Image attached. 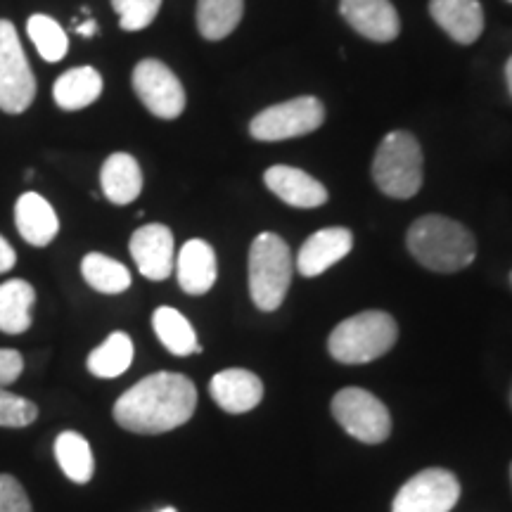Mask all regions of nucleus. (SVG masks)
<instances>
[{"mask_svg": "<svg viewBox=\"0 0 512 512\" xmlns=\"http://www.w3.org/2000/svg\"><path fill=\"white\" fill-rule=\"evenodd\" d=\"M197 408V387L181 373H155L126 389L114 403L119 427L133 434H164L190 422Z\"/></svg>", "mask_w": 512, "mask_h": 512, "instance_id": "nucleus-1", "label": "nucleus"}, {"mask_svg": "<svg viewBox=\"0 0 512 512\" xmlns=\"http://www.w3.org/2000/svg\"><path fill=\"white\" fill-rule=\"evenodd\" d=\"M406 247L420 266L434 273H458L477 256L475 235L463 223L439 214L413 221L406 235Z\"/></svg>", "mask_w": 512, "mask_h": 512, "instance_id": "nucleus-2", "label": "nucleus"}, {"mask_svg": "<svg viewBox=\"0 0 512 512\" xmlns=\"http://www.w3.org/2000/svg\"><path fill=\"white\" fill-rule=\"evenodd\" d=\"M399 339V325L384 311L356 313L337 325L328 337V351L344 366H363L392 351Z\"/></svg>", "mask_w": 512, "mask_h": 512, "instance_id": "nucleus-3", "label": "nucleus"}, {"mask_svg": "<svg viewBox=\"0 0 512 512\" xmlns=\"http://www.w3.org/2000/svg\"><path fill=\"white\" fill-rule=\"evenodd\" d=\"M292 285V254L275 233H261L249 247V297L264 313L283 306Z\"/></svg>", "mask_w": 512, "mask_h": 512, "instance_id": "nucleus-4", "label": "nucleus"}, {"mask_svg": "<svg viewBox=\"0 0 512 512\" xmlns=\"http://www.w3.org/2000/svg\"><path fill=\"white\" fill-rule=\"evenodd\" d=\"M373 181L394 200H411L422 188V147L408 131H392L377 147Z\"/></svg>", "mask_w": 512, "mask_h": 512, "instance_id": "nucleus-5", "label": "nucleus"}, {"mask_svg": "<svg viewBox=\"0 0 512 512\" xmlns=\"http://www.w3.org/2000/svg\"><path fill=\"white\" fill-rule=\"evenodd\" d=\"M36 76L15 24L0 19V112L22 114L34 105Z\"/></svg>", "mask_w": 512, "mask_h": 512, "instance_id": "nucleus-6", "label": "nucleus"}, {"mask_svg": "<svg viewBox=\"0 0 512 512\" xmlns=\"http://www.w3.org/2000/svg\"><path fill=\"white\" fill-rule=\"evenodd\" d=\"M332 415L349 437L363 444H382L392 434V415L375 394L361 387H347L332 399Z\"/></svg>", "mask_w": 512, "mask_h": 512, "instance_id": "nucleus-7", "label": "nucleus"}, {"mask_svg": "<svg viewBox=\"0 0 512 512\" xmlns=\"http://www.w3.org/2000/svg\"><path fill=\"white\" fill-rule=\"evenodd\" d=\"M325 107L323 102L313 95H302L280 105L266 107L249 124V133L264 143H278V140H290L299 136H309L316 128L323 126Z\"/></svg>", "mask_w": 512, "mask_h": 512, "instance_id": "nucleus-8", "label": "nucleus"}, {"mask_svg": "<svg viewBox=\"0 0 512 512\" xmlns=\"http://www.w3.org/2000/svg\"><path fill=\"white\" fill-rule=\"evenodd\" d=\"M133 91L145 110L157 119H178L185 110V88L164 62L140 60L131 76Z\"/></svg>", "mask_w": 512, "mask_h": 512, "instance_id": "nucleus-9", "label": "nucleus"}, {"mask_svg": "<svg viewBox=\"0 0 512 512\" xmlns=\"http://www.w3.org/2000/svg\"><path fill=\"white\" fill-rule=\"evenodd\" d=\"M460 498L456 475L430 467L413 475L394 496L392 512H451Z\"/></svg>", "mask_w": 512, "mask_h": 512, "instance_id": "nucleus-10", "label": "nucleus"}, {"mask_svg": "<svg viewBox=\"0 0 512 512\" xmlns=\"http://www.w3.org/2000/svg\"><path fill=\"white\" fill-rule=\"evenodd\" d=\"M133 261H136L138 271L147 280H166L174 273V233L164 223H147L140 226L136 233L131 235L128 242Z\"/></svg>", "mask_w": 512, "mask_h": 512, "instance_id": "nucleus-11", "label": "nucleus"}, {"mask_svg": "<svg viewBox=\"0 0 512 512\" xmlns=\"http://www.w3.org/2000/svg\"><path fill=\"white\" fill-rule=\"evenodd\" d=\"M339 12L356 34L375 43H389L399 36V12L389 0H342Z\"/></svg>", "mask_w": 512, "mask_h": 512, "instance_id": "nucleus-12", "label": "nucleus"}, {"mask_svg": "<svg viewBox=\"0 0 512 512\" xmlns=\"http://www.w3.org/2000/svg\"><path fill=\"white\" fill-rule=\"evenodd\" d=\"M209 394L221 411L242 415L254 411L264 399V382L245 368H228L209 380Z\"/></svg>", "mask_w": 512, "mask_h": 512, "instance_id": "nucleus-13", "label": "nucleus"}, {"mask_svg": "<svg viewBox=\"0 0 512 512\" xmlns=\"http://www.w3.org/2000/svg\"><path fill=\"white\" fill-rule=\"evenodd\" d=\"M266 188L285 204L297 209H316L328 202V188L297 166H271L264 174Z\"/></svg>", "mask_w": 512, "mask_h": 512, "instance_id": "nucleus-14", "label": "nucleus"}, {"mask_svg": "<svg viewBox=\"0 0 512 512\" xmlns=\"http://www.w3.org/2000/svg\"><path fill=\"white\" fill-rule=\"evenodd\" d=\"M351 247H354V235L349 228L335 226L318 230L299 249L297 271L304 278H316L335 266L337 261H342L351 252Z\"/></svg>", "mask_w": 512, "mask_h": 512, "instance_id": "nucleus-15", "label": "nucleus"}, {"mask_svg": "<svg viewBox=\"0 0 512 512\" xmlns=\"http://www.w3.org/2000/svg\"><path fill=\"white\" fill-rule=\"evenodd\" d=\"M219 266H216V252L207 240H188L181 247L176 259V278L185 294L202 297L216 283Z\"/></svg>", "mask_w": 512, "mask_h": 512, "instance_id": "nucleus-16", "label": "nucleus"}, {"mask_svg": "<svg viewBox=\"0 0 512 512\" xmlns=\"http://www.w3.org/2000/svg\"><path fill=\"white\" fill-rule=\"evenodd\" d=\"M15 226L22 240L31 247H48L60 233L53 204L38 192H24L15 204Z\"/></svg>", "mask_w": 512, "mask_h": 512, "instance_id": "nucleus-17", "label": "nucleus"}, {"mask_svg": "<svg viewBox=\"0 0 512 512\" xmlns=\"http://www.w3.org/2000/svg\"><path fill=\"white\" fill-rule=\"evenodd\" d=\"M430 15L460 46L475 43L484 31V10L479 0H430Z\"/></svg>", "mask_w": 512, "mask_h": 512, "instance_id": "nucleus-18", "label": "nucleus"}, {"mask_svg": "<svg viewBox=\"0 0 512 512\" xmlns=\"http://www.w3.org/2000/svg\"><path fill=\"white\" fill-rule=\"evenodd\" d=\"M102 195L117 207L136 202L143 192V171L138 159L128 152H114L105 159L100 169Z\"/></svg>", "mask_w": 512, "mask_h": 512, "instance_id": "nucleus-19", "label": "nucleus"}, {"mask_svg": "<svg viewBox=\"0 0 512 512\" xmlns=\"http://www.w3.org/2000/svg\"><path fill=\"white\" fill-rule=\"evenodd\" d=\"M102 95V76L93 67L67 69L53 86L55 105L64 112H79L98 102Z\"/></svg>", "mask_w": 512, "mask_h": 512, "instance_id": "nucleus-20", "label": "nucleus"}, {"mask_svg": "<svg viewBox=\"0 0 512 512\" xmlns=\"http://www.w3.org/2000/svg\"><path fill=\"white\" fill-rule=\"evenodd\" d=\"M36 304V290L27 280L15 278L0 285V332L5 335H22L31 328Z\"/></svg>", "mask_w": 512, "mask_h": 512, "instance_id": "nucleus-21", "label": "nucleus"}, {"mask_svg": "<svg viewBox=\"0 0 512 512\" xmlns=\"http://www.w3.org/2000/svg\"><path fill=\"white\" fill-rule=\"evenodd\" d=\"M152 330H155L159 342L164 344V349L171 351L174 356L202 354V347L197 344L195 328H192L190 320L178 309L159 306V309L152 313Z\"/></svg>", "mask_w": 512, "mask_h": 512, "instance_id": "nucleus-22", "label": "nucleus"}, {"mask_svg": "<svg viewBox=\"0 0 512 512\" xmlns=\"http://www.w3.org/2000/svg\"><path fill=\"white\" fill-rule=\"evenodd\" d=\"M133 339L126 335V332H112L100 347H95L91 354H88V373L100 377V380H114V377L124 375L133 363Z\"/></svg>", "mask_w": 512, "mask_h": 512, "instance_id": "nucleus-23", "label": "nucleus"}, {"mask_svg": "<svg viewBox=\"0 0 512 512\" xmlns=\"http://www.w3.org/2000/svg\"><path fill=\"white\" fill-rule=\"evenodd\" d=\"M55 460L64 477L74 484H88L95 475L93 448L79 432H62L55 439Z\"/></svg>", "mask_w": 512, "mask_h": 512, "instance_id": "nucleus-24", "label": "nucleus"}, {"mask_svg": "<svg viewBox=\"0 0 512 512\" xmlns=\"http://www.w3.org/2000/svg\"><path fill=\"white\" fill-rule=\"evenodd\" d=\"M245 0H197V29L207 41H223L238 29Z\"/></svg>", "mask_w": 512, "mask_h": 512, "instance_id": "nucleus-25", "label": "nucleus"}, {"mask_svg": "<svg viewBox=\"0 0 512 512\" xmlns=\"http://www.w3.org/2000/svg\"><path fill=\"white\" fill-rule=\"evenodd\" d=\"M81 275L91 290L100 294H121L131 287V273L112 256L91 252L81 259Z\"/></svg>", "mask_w": 512, "mask_h": 512, "instance_id": "nucleus-26", "label": "nucleus"}, {"mask_svg": "<svg viewBox=\"0 0 512 512\" xmlns=\"http://www.w3.org/2000/svg\"><path fill=\"white\" fill-rule=\"evenodd\" d=\"M27 34L43 60L46 62L64 60V55H67V50H69V38H67V31L60 27V22H57V19L36 12V15L29 17Z\"/></svg>", "mask_w": 512, "mask_h": 512, "instance_id": "nucleus-27", "label": "nucleus"}, {"mask_svg": "<svg viewBox=\"0 0 512 512\" xmlns=\"http://www.w3.org/2000/svg\"><path fill=\"white\" fill-rule=\"evenodd\" d=\"M112 8L117 10L121 29L143 31L157 19L162 0H112Z\"/></svg>", "mask_w": 512, "mask_h": 512, "instance_id": "nucleus-28", "label": "nucleus"}, {"mask_svg": "<svg viewBox=\"0 0 512 512\" xmlns=\"http://www.w3.org/2000/svg\"><path fill=\"white\" fill-rule=\"evenodd\" d=\"M38 418V406L24 396L10 394L8 389L0 387V427L10 430H22V427L34 425Z\"/></svg>", "mask_w": 512, "mask_h": 512, "instance_id": "nucleus-29", "label": "nucleus"}, {"mask_svg": "<svg viewBox=\"0 0 512 512\" xmlns=\"http://www.w3.org/2000/svg\"><path fill=\"white\" fill-rule=\"evenodd\" d=\"M0 512H34L27 489L8 472H0Z\"/></svg>", "mask_w": 512, "mask_h": 512, "instance_id": "nucleus-30", "label": "nucleus"}, {"mask_svg": "<svg viewBox=\"0 0 512 512\" xmlns=\"http://www.w3.org/2000/svg\"><path fill=\"white\" fill-rule=\"evenodd\" d=\"M24 373V356L17 349H0V387L17 382Z\"/></svg>", "mask_w": 512, "mask_h": 512, "instance_id": "nucleus-31", "label": "nucleus"}, {"mask_svg": "<svg viewBox=\"0 0 512 512\" xmlns=\"http://www.w3.org/2000/svg\"><path fill=\"white\" fill-rule=\"evenodd\" d=\"M15 264H17L15 247H12L10 242L5 240L3 235H0V275L12 271V268H15Z\"/></svg>", "mask_w": 512, "mask_h": 512, "instance_id": "nucleus-32", "label": "nucleus"}, {"mask_svg": "<svg viewBox=\"0 0 512 512\" xmlns=\"http://www.w3.org/2000/svg\"><path fill=\"white\" fill-rule=\"evenodd\" d=\"M74 27L83 38H91V36H95V31H98V24H95L93 17H88L83 24H74Z\"/></svg>", "mask_w": 512, "mask_h": 512, "instance_id": "nucleus-33", "label": "nucleus"}, {"mask_svg": "<svg viewBox=\"0 0 512 512\" xmlns=\"http://www.w3.org/2000/svg\"><path fill=\"white\" fill-rule=\"evenodd\" d=\"M505 81H508V91L512 95V55H510L508 64H505Z\"/></svg>", "mask_w": 512, "mask_h": 512, "instance_id": "nucleus-34", "label": "nucleus"}, {"mask_svg": "<svg viewBox=\"0 0 512 512\" xmlns=\"http://www.w3.org/2000/svg\"><path fill=\"white\" fill-rule=\"evenodd\" d=\"M159 512H178L176 508H164V510H159Z\"/></svg>", "mask_w": 512, "mask_h": 512, "instance_id": "nucleus-35", "label": "nucleus"}, {"mask_svg": "<svg viewBox=\"0 0 512 512\" xmlns=\"http://www.w3.org/2000/svg\"><path fill=\"white\" fill-rule=\"evenodd\" d=\"M510 285H512V273H510Z\"/></svg>", "mask_w": 512, "mask_h": 512, "instance_id": "nucleus-36", "label": "nucleus"}, {"mask_svg": "<svg viewBox=\"0 0 512 512\" xmlns=\"http://www.w3.org/2000/svg\"><path fill=\"white\" fill-rule=\"evenodd\" d=\"M510 403H512V392H510Z\"/></svg>", "mask_w": 512, "mask_h": 512, "instance_id": "nucleus-37", "label": "nucleus"}, {"mask_svg": "<svg viewBox=\"0 0 512 512\" xmlns=\"http://www.w3.org/2000/svg\"><path fill=\"white\" fill-rule=\"evenodd\" d=\"M510 3H512V0H510Z\"/></svg>", "mask_w": 512, "mask_h": 512, "instance_id": "nucleus-38", "label": "nucleus"}]
</instances>
